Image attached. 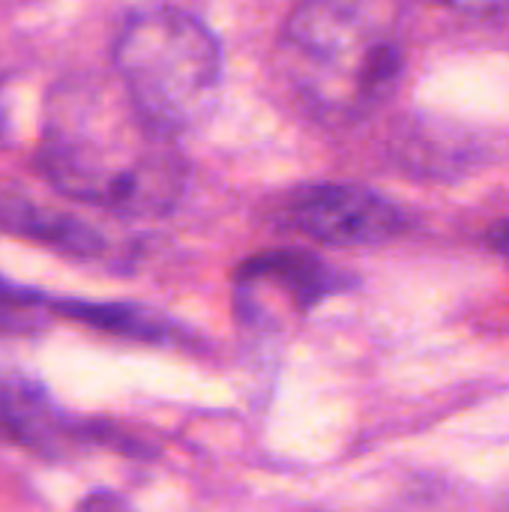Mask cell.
Instances as JSON below:
<instances>
[{
	"mask_svg": "<svg viewBox=\"0 0 509 512\" xmlns=\"http://www.w3.org/2000/svg\"><path fill=\"white\" fill-rule=\"evenodd\" d=\"M0 411L12 429L36 444H51L57 438V414L45 390L18 369L0 372Z\"/></svg>",
	"mask_w": 509,
	"mask_h": 512,
	"instance_id": "8",
	"label": "cell"
},
{
	"mask_svg": "<svg viewBox=\"0 0 509 512\" xmlns=\"http://www.w3.org/2000/svg\"><path fill=\"white\" fill-rule=\"evenodd\" d=\"M438 6H447L462 15H504L509 12V0H429Z\"/></svg>",
	"mask_w": 509,
	"mask_h": 512,
	"instance_id": "10",
	"label": "cell"
},
{
	"mask_svg": "<svg viewBox=\"0 0 509 512\" xmlns=\"http://www.w3.org/2000/svg\"><path fill=\"white\" fill-rule=\"evenodd\" d=\"M243 285H273L291 294V303L300 309L315 306L342 285V276L327 267L321 258L306 252H267L240 267Z\"/></svg>",
	"mask_w": 509,
	"mask_h": 512,
	"instance_id": "5",
	"label": "cell"
},
{
	"mask_svg": "<svg viewBox=\"0 0 509 512\" xmlns=\"http://www.w3.org/2000/svg\"><path fill=\"white\" fill-rule=\"evenodd\" d=\"M51 312L66 315L72 321L90 324L96 330L123 336V339H138V342H171L177 336V327L162 318L153 309L135 306V303H96V300H72V297H51L48 303Z\"/></svg>",
	"mask_w": 509,
	"mask_h": 512,
	"instance_id": "7",
	"label": "cell"
},
{
	"mask_svg": "<svg viewBox=\"0 0 509 512\" xmlns=\"http://www.w3.org/2000/svg\"><path fill=\"white\" fill-rule=\"evenodd\" d=\"M489 243L495 252H501L504 258H509V222H501L492 234H489Z\"/></svg>",
	"mask_w": 509,
	"mask_h": 512,
	"instance_id": "11",
	"label": "cell"
},
{
	"mask_svg": "<svg viewBox=\"0 0 509 512\" xmlns=\"http://www.w3.org/2000/svg\"><path fill=\"white\" fill-rule=\"evenodd\" d=\"M3 129H6V123H3V111H0V138H3Z\"/></svg>",
	"mask_w": 509,
	"mask_h": 512,
	"instance_id": "12",
	"label": "cell"
},
{
	"mask_svg": "<svg viewBox=\"0 0 509 512\" xmlns=\"http://www.w3.org/2000/svg\"><path fill=\"white\" fill-rule=\"evenodd\" d=\"M0 225L21 237H30L45 246H54L60 252H69V255H99L105 246L102 237L81 219L36 207L21 198L0 201Z\"/></svg>",
	"mask_w": 509,
	"mask_h": 512,
	"instance_id": "6",
	"label": "cell"
},
{
	"mask_svg": "<svg viewBox=\"0 0 509 512\" xmlns=\"http://www.w3.org/2000/svg\"><path fill=\"white\" fill-rule=\"evenodd\" d=\"M285 69L321 114L357 117L375 108L402 66L396 0H300L285 21Z\"/></svg>",
	"mask_w": 509,
	"mask_h": 512,
	"instance_id": "2",
	"label": "cell"
},
{
	"mask_svg": "<svg viewBox=\"0 0 509 512\" xmlns=\"http://www.w3.org/2000/svg\"><path fill=\"white\" fill-rule=\"evenodd\" d=\"M222 66L216 33L198 15L168 3L132 12L114 42L120 87L171 138L210 117L222 90Z\"/></svg>",
	"mask_w": 509,
	"mask_h": 512,
	"instance_id": "3",
	"label": "cell"
},
{
	"mask_svg": "<svg viewBox=\"0 0 509 512\" xmlns=\"http://www.w3.org/2000/svg\"><path fill=\"white\" fill-rule=\"evenodd\" d=\"M285 216L297 231L330 246H378L405 231V216L393 201L348 183H318L294 192Z\"/></svg>",
	"mask_w": 509,
	"mask_h": 512,
	"instance_id": "4",
	"label": "cell"
},
{
	"mask_svg": "<svg viewBox=\"0 0 509 512\" xmlns=\"http://www.w3.org/2000/svg\"><path fill=\"white\" fill-rule=\"evenodd\" d=\"M51 297L42 291L24 288L0 276V330L3 333H27L36 330L39 309H48Z\"/></svg>",
	"mask_w": 509,
	"mask_h": 512,
	"instance_id": "9",
	"label": "cell"
},
{
	"mask_svg": "<svg viewBox=\"0 0 509 512\" xmlns=\"http://www.w3.org/2000/svg\"><path fill=\"white\" fill-rule=\"evenodd\" d=\"M42 174L57 192L126 216L168 213L186 186V162L120 81L72 78L51 90L39 141Z\"/></svg>",
	"mask_w": 509,
	"mask_h": 512,
	"instance_id": "1",
	"label": "cell"
}]
</instances>
